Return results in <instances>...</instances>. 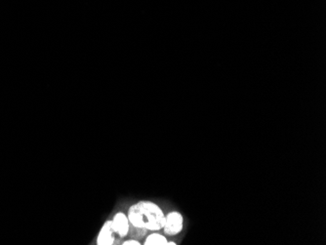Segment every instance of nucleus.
<instances>
[{
	"label": "nucleus",
	"mask_w": 326,
	"mask_h": 245,
	"mask_svg": "<svg viewBox=\"0 0 326 245\" xmlns=\"http://www.w3.org/2000/svg\"><path fill=\"white\" fill-rule=\"evenodd\" d=\"M184 227L183 215L178 211H171L165 215V222L162 230L166 236L174 237L180 234Z\"/></svg>",
	"instance_id": "2"
},
{
	"label": "nucleus",
	"mask_w": 326,
	"mask_h": 245,
	"mask_svg": "<svg viewBox=\"0 0 326 245\" xmlns=\"http://www.w3.org/2000/svg\"><path fill=\"white\" fill-rule=\"evenodd\" d=\"M123 245H141V243L139 241H136V240H128V241H125L123 244Z\"/></svg>",
	"instance_id": "6"
},
{
	"label": "nucleus",
	"mask_w": 326,
	"mask_h": 245,
	"mask_svg": "<svg viewBox=\"0 0 326 245\" xmlns=\"http://www.w3.org/2000/svg\"><path fill=\"white\" fill-rule=\"evenodd\" d=\"M167 239L157 233H153L150 236H148L146 242H145V245H166L167 244Z\"/></svg>",
	"instance_id": "5"
},
{
	"label": "nucleus",
	"mask_w": 326,
	"mask_h": 245,
	"mask_svg": "<svg viewBox=\"0 0 326 245\" xmlns=\"http://www.w3.org/2000/svg\"><path fill=\"white\" fill-rule=\"evenodd\" d=\"M115 241V233L112 228L111 220H108L102 226L98 237H97V245H111L114 244Z\"/></svg>",
	"instance_id": "4"
},
{
	"label": "nucleus",
	"mask_w": 326,
	"mask_h": 245,
	"mask_svg": "<svg viewBox=\"0 0 326 245\" xmlns=\"http://www.w3.org/2000/svg\"><path fill=\"white\" fill-rule=\"evenodd\" d=\"M112 228L115 235L120 238H125L130 230V222L127 215L123 212H117L111 219Z\"/></svg>",
	"instance_id": "3"
},
{
	"label": "nucleus",
	"mask_w": 326,
	"mask_h": 245,
	"mask_svg": "<svg viewBox=\"0 0 326 245\" xmlns=\"http://www.w3.org/2000/svg\"><path fill=\"white\" fill-rule=\"evenodd\" d=\"M127 217L130 225L137 229L157 232L162 230L165 222V215L162 209L154 202L141 200L131 205Z\"/></svg>",
	"instance_id": "1"
}]
</instances>
